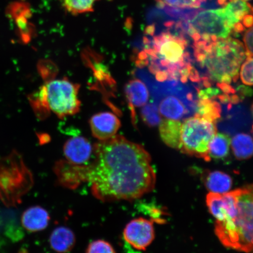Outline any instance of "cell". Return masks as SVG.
<instances>
[{
    "label": "cell",
    "mask_w": 253,
    "mask_h": 253,
    "mask_svg": "<svg viewBox=\"0 0 253 253\" xmlns=\"http://www.w3.org/2000/svg\"><path fill=\"white\" fill-rule=\"evenodd\" d=\"M53 171L63 188L90 185L94 197L103 202L132 201L153 191L156 173L150 154L140 144L115 135L94 145V160L77 166L57 161Z\"/></svg>",
    "instance_id": "6da1fadb"
},
{
    "label": "cell",
    "mask_w": 253,
    "mask_h": 253,
    "mask_svg": "<svg viewBox=\"0 0 253 253\" xmlns=\"http://www.w3.org/2000/svg\"><path fill=\"white\" fill-rule=\"evenodd\" d=\"M194 49L196 59L207 68L211 81L229 84L238 80L240 66L247 57L240 41L229 37Z\"/></svg>",
    "instance_id": "7a4b0ae2"
},
{
    "label": "cell",
    "mask_w": 253,
    "mask_h": 253,
    "mask_svg": "<svg viewBox=\"0 0 253 253\" xmlns=\"http://www.w3.org/2000/svg\"><path fill=\"white\" fill-rule=\"evenodd\" d=\"M234 191L235 213L228 220L216 221L215 233L226 248L251 253L253 251V184Z\"/></svg>",
    "instance_id": "3957f363"
},
{
    "label": "cell",
    "mask_w": 253,
    "mask_h": 253,
    "mask_svg": "<svg viewBox=\"0 0 253 253\" xmlns=\"http://www.w3.org/2000/svg\"><path fill=\"white\" fill-rule=\"evenodd\" d=\"M79 88L66 78L47 82L33 99L34 108L38 113L51 111L61 119L75 115L81 109Z\"/></svg>",
    "instance_id": "277c9868"
},
{
    "label": "cell",
    "mask_w": 253,
    "mask_h": 253,
    "mask_svg": "<svg viewBox=\"0 0 253 253\" xmlns=\"http://www.w3.org/2000/svg\"><path fill=\"white\" fill-rule=\"evenodd\" d=\"M214 123L195 116L185 120L181 129V150L183 154L211 161L209 144L216 135Z\"/></svg>",
    "instance_id": "5b68a950"
},
{
    "label": "cell",
    "mask_w": 253,
    "mask_h": 253,
    "mask_svg": "<svg viewBox=\"0 0 253 253\" xmlns=\"http://www.w3.org/2000/svg\"><path fill=\"white\" fill-rule=\"evenodd\" d=\"M190 23L199 34H208L218 39L229 37L233 28V25L227 20L224 8L202 10Z\"/></svg>",
    "instance_id": "8992f818"
},
{
    "label": "cell",
    "mask_w": 253,
    "mask_h": 253,
    "mask_svg": "<svg viewBox=\"0 0 253 253\" xmlns=\"http://www.w3.org/2000/svg\"><path fill=\"white\" fill-rule=\"evenodd\" d=\"M123 238L132 248L145 251L155 238L153 221L143 217L131 220L123 230Z\"/></svg>",
    "instance_id": "52a82bcc"
},
{
    "label": "cell",
    "mask_w": 253,
    "mask_h": 253,
    "mask_svg": "<svg viewBox=\"0 0 253 253\" xmlns=\"http://www.w3.org/2000/svg\"><path fill=\"white\" fill-rule=\"evenodd\" d=\"M63 153L68 163L77 166L86 165L94 155V145L86 138L77 136L66 142Z\"/></svg>",
    "instance_id": "ba28073f"
},
{
    "label": "cell",
    "mask_w": 253,
    "mask_h": 253,
    "mask_svg": "<svg viewBox=\"0 0 253 253\" xmlns=\"http://www.w3.org/2000/svg\"><path fill=\"white\" fill-rule=\"evenodd\" d=\"M90 126L94 137L102 141L115 137L121 126V122L114 114L102 112L91 117Z\"/></svg>",
    "instance_id": "9c48e42d"
},
{
    "label": "cell",
    "mask_w": 253,
    "mask_h": 253,
    "mask_svg": "<svg viewBox=\"0 0 253 253\" xmlns=\"http://www.w3.org/2000/svg\"><path fill=\"white\" fill-rule=\"evenodd\" d=\"M49 221L48 212L40 206H35L27 209L21 217V223L23 227L31 232L45 230L48 226Z\"/></svg>",
    "instance_id": "30bf717a"
},
{
    "label": "cell",
    "mask_w": 253,
    "mask_h": 253,
    "mask_svg": "<svg viewBox=\"0 0 253 253\" xmlns=\"http://www.w3.org/2000/svg\"><path fill=\"white\" fill-rule=\"evenodd\" d=\"M49 245L58 253L70 252L76 244V236L73 231L67 227H57L49 237Z\"/></svg>",
    "instance_id": "8fae6325"
},
{
    "label": "cell",
    "mask_w": 253,
    "mask_h": 253,
    "mask_svg": "<svg viewBox=\"0 0 253 253\" xmlns=\"http://www.w3.org/2000/svg\"><path fill=\"white\" fill-rule=\"evenodd\" d=\"M181 129L178 120L163 119L159 125L160 137L164 143L177 150L181 147Z\"/></svg>",
    "instance_id": "7c38bea8"
},
{
    "label": "cell",
    "mask_w": 253,
    "mask_h": 253,
    "mask_svg": "<svg viewBox=\"0 0 253 253\" xmlns=\"http://www.w3.org/2000/svg\"><path fill=\"white\" fill-rule=\"evenodd\" d=\"M125 94L132 113H133V109L136 107L145 105L150 97L147 86L139 79H133L126 84Z\"/></svg>",
    "instance_id": "4fadbf2b"
},
{
    "label": "cell",
    "mask_w": 253,
    "mask_h": 253,
    "mask_svg": "<svg viewBox=\"0 0 253 253\" xmlns=\"http://www.w3.org/2000/svg\"><path fill=\"white\" fill-rule=\"evenodd\" d=\"M206 187L211 192L224 194L232 186V179L227 173L213 171L205 173L203 177Z\"/></svg>",
    "instance_id": "5bb4252c"
},
{
    "label": "cell",
    "mask_w": 253,
    "mask_h": 253,
    "mask_svg": "<svg viewBox=\"0 0 253 253\" xmlns=\"http://www.w3.org/2000/svg\"><path fill=\"white\" fill-rule=\"evenodd\" d=\"M158 110L161 116L173 120L182 119L188 112L181 101L172 96L167 97L161 101Z\"/></svg>",
    "instance_id": "9a60e30c"
},
{
    "label": "cell",
    "mask_w": 253,
    "mask_h": 253,
    "mask_svg": "<svg viewBox=\"0 0 253 253\" xmlns=\"http://www.w3.org/2000/svg\"><path fill=\"white\" fill-rule=\"evenodd\" d=\"M230 144L237 160H248L253 156V140L251 135L245 133L237 134Z\"/></svg>",
    "instance_id": "2e32d148"
},
{
    "label": "cell",
    "mask_w": 253,
    "mask_h": 253,
    "mask_svg": "<svg viewBox=\"0 0 253 253\" xmlns=\"http://www.w3.org/2000/svg\"><path fill=\"white\" fill-rule=\"evenodd\" d=\"M229 136L223 133L214 135L209 144V156L211 159H222L229 154L230 145Z\"/></svg>",
    "instance_id": "e0dca14e"
},
{
    "label": "cell",
    "mask_w": 253,
    "mask_h": 253,
    "mask_svg": "<svg viewBox=\"0 0 253 253\" xmlns=\"http://www.w3.org/2000/svg\"><path fill=\"white\" fill-rule=\"evenodd\" d=\"M224 8L225 9L227 20L234 25L239 21L242 20L243 17L251 12L252 8L251 5L248 2L237 0L227 3Z\"/></svg>",
    "instance_id": "ac0fdd59"
},
{
    "label": "cell",
    "mask_w": 253,
    "mask_h": 253,
    "mask_svg": "<svg viewBox=\"0 0 253 253\" xmlns=\"http://www.w3.org/2000/svg\"><path fill=\"white\" fill-rule=\"evenodd\" d=\"M221 107L219 103L211 99H200L197 104L196 116L209 122L214 123L220 118Z\"/></svg>",
    "instance_id": "d6986e66"
},
{
    "label": "cell",
    "mask_w": 253,
    "mask_h": 253,
    "mask_svg": "<svg viewBox=\"0 0 253 253\" xmlns=\"http://www.w3.org/2000/svg\"><path fill=\"white\" fill-rule=\"evenodd\" d=\"M97 0H62L66 10L72 14H80L93 11Z\"/></svg>",
    "instance_id": "ffe728a7"
},
{
    "label": "cell",
    "mask_w": 253,
    "mask_h": 253,
    "mask_svg": "<svg viewBox=\"0 0 253 253\" xmlns=\"http://www.w3.org/2000/svg\"><path fill=\"white\" fill-rule=\"evenodd\" d=\"M141 116L142 120L148 126H156L161 122L159 110L153 103H148L142 107Z\"/></svg>",
    "instance_id": "44dd1931"
},
{
    "label": "cell",
    "mask_w": 253,
    "mask_h": 253,
    "mask_svg": "<svg viewBox=\"0 0 253 253\" xmlns=\"http://www.w3.org/2000/svg\"><path fill=\"white\" fill-rule=\"evenodd\" d=\"M86 253H116V252L109 242L96 240L88 245Z\"/></svg>",
    "instance_id": "7402d4cb"
},
{
    "label": "cell",
    "mask_w": 253,
    "mask_h": 253,
    "mask_svg": "<svg viewBox=\"0 0 253 253\" xmlns=\"http://www.w3.org/2000/svg\"><path fill=\"white\" fill-rule=\"evenodd\" d=\"M240 78L243 84L249 86L253 85V58L247 57L240 71Z\"/></svg>",
    "instance_id": "603a6c76"
},
{
    "label": "cell",
    "mask_w": 253,
    "mask_h": 253,
    "mask_svg": "<svg viewBox=\"0 0 253 253\" xmlns=\"http://www.w3.org/2000/svg\"><path fill=\"white\" fill-rule=\"evenodd\" d=\"M247 57L253 56V27L247 31L243 37Z\"/></svg>",
    "instance_id": "cb8c5ba5"
},
{
    "label": "cell",
    "mask_w": 253,
    "mask_h": 253,
    "mask_svg": "<svg viewBox=\"0 0 253 253\" xmlns=\"http://www.w3.org/2000/svg\"><path fill=\"white\" fill-rule=\"evenodd\" d=\"M221 94L220 90L216 88H208L198 91L199 99H213L212 98Z\"/></svg>",
    "instance_id": "d4e9b609"
},
{
    "label": "cell",
    "mask_w": 253,
    "mask_h": 253,
    "mask_svg": "<svg viewBox=\"0 0 253 253\" xmlns=\"http://www.w3.org/2000/svg\"><path fill=\"white\" fill-rule=\"evenodd\" d=\"M240 95V99H243L246 96H251L253 93L252 88L240 85L237 88Z\"/></svg>",
    "instance_id": "484cf974"
},
{
    "label": "cell",
    "mask_w": 253,
    "mask_h": 253,
    "mask_svg": "<svg viewBox=\"0 0 253 253\" xmlns=\"http://www.w3.org/2000/svg\"><path fill=\"white\" fill-rule=\"evenodd\" d=\"M217 87L222 90L226 94H234L235 93V88H233L229 84L219 83L217 84Z\"/></svg>",
    "instance_id": "4316f807"
},
{
    "label": "cell",
    "mask_w": 253,
    "mask_h": 253,
    "mask_svg": "<svg viewBox=\"0 0 253 253\" xmlns=\"http://www.w3.org/2000/svg\"><path fill=\"white\" fill-rule=\"evenodd\" d=\"M243 25L246 28H251L253 25V15L247 14L242 19Z\"/></svg>",
    "instance_id": "83f0119b"
},
{
    "label": "cell",
    "mask_w": 253,
    "mask_h": 253,
    "mask_svg": "<svg viewBox=\"0 0 253 253\" xmlns=\"http://www.w3.org/2000/svg\"><path fill=\"white\" fill-rule=\"evenodd\" d=\"M245 30V28L240 23H236L233 25V31L236 34H240Z\"/></svg>",
    "instance_id": "f1b7e54d"
},
{
    "label": "cell",
    "mask_w": 253,
    "mask_h": 253,
    "mask_svg": "<svg viewBox=\"0 0 253 253\" xmlns=\"http://www.w3.org/2000/svg\"><path fill=\"white\" fill-rule=\"evenodd\" d=\"M217 3L218 5L223 6L224 7L228 2H227V0H217Z\"/></svg>",
    "instance_id": "f546056e"
},
{
    "label": "cell",
    "mask_w": 253,
    "mask_h": 253,
    "mask_svg": "<svg viewBox=\"0 0 253 253\" xmlns=\"http://www.w3.org/2000/svg\"><path fill=\"white\" fill-rule=\"evenodd\" d=\"M251 110H252V115L253 116V103L252 106Z\"/></svg>",
    "instance_id": "4dcf8cb0"
},
{
    "label": "cell",
    "mask_w": 253,
    "mask_h": 253,
    "mask_svg": "<svg viewBox=\"0 0 253 253\" xmlns=\"http://www.w3.org/2000/svg\"><path fill=\"white\" fill-rule=\"evenodd\" d=\"M161 0H157V1H161Z\"/></svg>",
    "instance_id": "1f68e13d"
},
{
    "label": "cell",
    "mask_w": 253,
    "mask_h": 253,
    "mask_svg": "<svg viewBox=\"0 0 253 253\" xmlns=\"http://www.w3.org/2000/svg\"><path fill=\"white\" fill-rule=\"evenodd\" d=\"M252 11L253 12V8H252Z\"/></svg>",
    "instance_id": "d6a6232c"
},
{
    "label": "cell",
    "mask_w": 253,
    "mask_h": 253,
    "mask_svg": "<svg viewBox=\"0 0 253 253\" xmlns=\"http://www.w3.org/2000/svg\"><path fill=\"white\" fill-rule=\"evenodd\" d=\"M252 252V253H253V251Z\"/></svg>",
    "instance_id": "836d02e7"
},
{
    "label": "cell",
    "mask_w": 253,
    "mask_h": 253,
    "mask_svg": "<svg viewBox=\"0 0 253 253\" xmlns=\"http://www.w3.org/2000/svg\"></svg>",
    "instance_id": "e575fe53"
}]
</instances>
